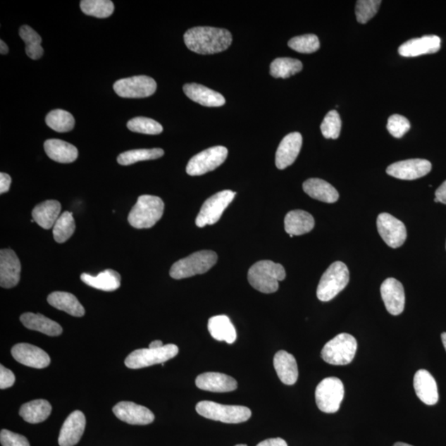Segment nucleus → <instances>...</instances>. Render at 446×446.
<instances>
[{"mask_svg": "<svg viewBox=\"0 0 446 446\" xmlns=\"http://www.w3.org/2000/svg\"><path fill=\"white\" fill-rule=\"evenodd\" d=\"M291 49L300 54H314L320 48L318 37L314 35L295 37L287 43Z\"/></svg>", "mask_w": 446, "mask_h": 446, "instance_id": "nucleus-42", "label": "nucleus"}, {"mask_svg": "<svg viewBox=\"0 0 446 446\" xmlns=\"http://www.w3.org/2000/svg\"><path fill=\"white\" fill-rule=\"evenodd\" d=\"M435 194L439 203L446 204V180L436 190Z\"/></svg>", "mask_w": 446, "mask_h": 446, "instance_id": "nucleus-50", "label": "nucleus"}, {"mask_svg": "<svg viewBox=\"0 0 446 446\" xmlns=\"http://www.w3.org/2000/svg\"><path fill=\"white\" fill-rule=\"evenodd\" d=\"M284 266L271 261H261L248 271V281L254 289L263 294H273L279 289V282L284 280Z\"/></svg>", "mask_w": 446, "mask_h": 446, "instance_id": "nucleus-2", "label": "nucleus"}, {"mask_svg": "<svg viewBox=\"0 0 446 446\" xmlns=\"http://www.w3.org/2000/svg\"><path fill=\"white\" fill-rule=\"evenodd\" d=\"M345 390L338 378H326L316 388L315 399L318 409L325 414H335L340 409Z\"/></svg>", "mask_w": 446, "mask_h": 446, "instance_id": "nucleus-8", "label": "nucleus"}, {"mask_svg": "<svg viewBox=\"0 0 446 446\" xmlns=\"http://www.w3.org/2000/svg\"><path fill=\"white\" fill-rule=\"evenodd\" d=\"M236 446H247V445H237Z\"/></svg>", "mask_w": 446, "mask_h": 446, "instance_id": "nucleus-55", "label": "nucleus"}, {"mask_svg": "<svg viewBox=\"0 0 446 446\" xmlns=\"http://www.w3.org/2000/svg\"><path fill=\"white\" fill-rule=\"evenodd\" d=\"M185 45L195 54L211 55L219 54L231 46V32L222 28L197 27L191 28L184 36Z\"/></svg>", "mask_w": 446, "mask_h": 446, "instance_id": "nucleus-1", "label": "nucleus"}, {"mask_svg": "<svg viewBox=\"0 0 446 446\" xmlns=\"http://www.w3.org/2000/svg\"><path fill=\"white\" fill-rule=\"evenodd\" d=\"M357 347V340L353 335L339 334L324 345L321 358L333 366H347L356 357Z\"/></svg>", "mask_w": 446, "mask_h": 446, "instance_id": "nucleus-6", "label": "nucleus"}, {"mask_svg": "<svg viewBox=\"0 0 446 446\" xmlns=\"http://www.w3.org/2000/svg\"><path fill=\"white\" fill-rule=\"evenodd\" d=\"M11 181V177L6 174V173H1V174H0V194H3L9 190Z\"/></svg>", "mask_w": 446, "mask_h": 446, "instance_id": "nucleus-48", "label": "nucleus"}, {"mask_svg": "<svg viewBox=\"0 0 446 446\" xmlns=\"http://www.w3.org/2000/svg\"><path fill=\"white\" fill-rule=\"evenodd\" d=\"M208 328L213 338L218 342L233 344L237 340V330L228 316H214L209 320Z\"/></svg>", "mask_w": 446, "mask_h": 446, "instance_id": "nucleus-31", "label": "nucleus"}, {"mask_svg": "<svg viewBox=\"0 0 446 446\" xmlns=\"http://www.w3.org/2000/svg\"><path fill=\"white\" fill-rule=\"evenodd\" d=\"M228 151L224 147H213L206 149L191 158L186 167L187 174L191 176H199L217 169L226 161Z\"/></svg>", "mask_w": 446, "mask_h": 446, "instance_id": "nucleus-11", "label": "nucleus"}, {"mask_svg": "<svg viewBox=\"0 0 446 446\" xmlns=\"http://www.w3.org/2000/svg\"><path fill=\"white\" fill-rule=\"evenodd\" d=\"M21 263L16 253L11 249L0 252V285L11 289L20 281Z\"/></svg>", "mask_w": 446, "mask_h": 446, "instance_id": "nucleus-15", "label": "nucleus"}, {"mask_svg": "<svg viewBox=\"0 0 446 446\" xmlns=\"http://www.w3.org/2000/svg\"><path fill=\"white\" fill-rule=\"evenodd\" d=\"M274 367L280 381L286 385H294L299 378V368L292 354L280 351L274 357Z\"/></svg>", "mask_w": 446, "mask_h": 446, "instance_id": "nucleus-25", "label": "nucleus"}, {"mask_svg": "<svg viewBox=\"0 0 446 446\" xmlns=\"http://www.w3.org/2000/svg\"><path fill=\"white\" fill-rule=\"evenodd\" d=\"M51 412V406L49 402L43 399H37L27 402L19 410L24 421L31 424L42 423L49 417Z\"/></svg>", "mask_w": 446, "mask_h": 446, "instance_id": "nucleus-34", "label": "nucleus"}, {"mask_svg": "<svg viewBox=\"0 0 446 446\" xmlns=\"http://www.w3.org/2000/svg\"><path fill=\"white\" fill-rule=\"evenodd\" d=\"M81 280L85 284L94 287L96 290L112 292L117 290L121 285V276L119 273L113 270H106L99 273L98 275L93 276L89 274L81 275Z\"/></svg>", "mask_w": 446, "mask_h": 446, "instance_id": "nucleus-33", "label": "nucleus"}, {"mask_svg": "<svg viewBox=\"0 0 446 446\" xmlns=\"http://www.w3.org/2000/svg\"><path fill=\"white\" fill-rule=\"evenodd\" d=\"M178 353L179 348L174 344H168L159 349H139L129 354L125 364L132 369L146 368L170 361Z\"/></svg>", "mask_w": 446, "mask_h": 446, "instance_id": "nucleus-9", "label": "nucleus"}, {"mask_svg": "<svg viewBox=\"0 0 446 446\" xmlns=\"http://www.w3.org/2000/svg\"><path fill=\"white\" fill-rule=\"evenodd\" d=\"M314 226L313 216L303 210L290 211L285 218V231L290 237L309 233Z\"/></svg>", "mask_w": 446, "mask_h": 446, "instance_id": "nucleus-26", "label": "nucleus"}, {"mask_svg": "<svg viewBox=\"0 0 446 446\" xmlns=\"http://www.w3.org/2000/svg\"><path fill=\"white\" fill-rule=\"evenodd\" d=\"M46 123L52 130L67 132L74 128L75 118L65 110L55 109L47 115Z\"/></svg>", "mask_w": 446, "mask_h": 446, "instance_id": "nucleus-37", "label": "nucleus"}, {"mask_svg": "<svg viewBox=\"0 0 446 446\" xmlns=\"http://www.w3.org/2000/svg\"><path fill=\"white\" fill-rule=\"evenodd\" d=\"M431 167L429 161L410 159L393 163L387 168L386 172L396 179L414 180L429 174Z\"/></svg>", "mask_w": 446, "mask_h": 446, "instance_id": "nucleus-14", "label": "nucleus"}, {"mask_svg": "<svg viewBox=\"0 0 446 446\" xmlns=\"http://www.w3.org/2000/svg\"><path fill=\"white\" fill-rule=\"evenodd\" d=\"M48 304L55 309L64 311L66 313L80 318L85 314L84 306L81 305L76 297L70 292H54L47 297Z\"/></svg>", "mask_w": 446, "mask_h": 446, "instance_id": "nucleus-32", "label": "nucleus"}, {"mask_svg": "<svg viewBox=\"0 0 446 446\" xmlns=\"http://www.w3.org/2000/svg\"><path fill=\"white\" fill-rule=\"evenodd\" d=\"M19 36L26 43V54L32 60H38L43 55V48L41 46L42 37L32 28L27 25L21 27Z\"/></svg>", "mask_w": 446, "mask_h": 446, "instance_id": "nucleus-38", "label": "nucleus"}, {"mask_svg": "<svg viewBox=\"0 0 446 446\" xmlns=\"http://www.w3.org/2000/svg\"><path fill=\"white\" fill-rule=\"evenodd\" d=\"M218 256L212 251H200L192 254L172 266L170 275L175 280L186 279L208 272L217 263Z\"/></svg>", "mask_w": 446, "mask_h": 446, "instance_id": "nucleus-5", "label": "nucleus"}, {"mask_svg": "<svg viewBox=\"0 0 446 446\" xmlns=\"http://www.w3.org/2000/svg\"><path fill=\"white\" fill-rule=\"evenodd\" d=\"M393 446H412V445H409V444H406V443H402V442H397Z\"/></svg>", "mask_w": 446, "mask_h": 446, "instance_id": "nucleus-54", "label": "nucleus"}, {"mask_svg": "<svg viewBox=\"0 0 446 446\" xmlns=\"http://www.w3.org/2000/svg\"><path fill=\"white\" fill-rule=\"evenodd\" d=\"M378 232L388 247L396 249L404 244L407 229L404 223L391 214L381 213L377 219Z\"/></svg>", "mask_w": 446, "mask_h": 446, "instance_id": "nucleus-13", "label": "nucleus"}, {"mask_svg": "<svg viewBox=\"0 0 446 446\" xmlns=\"http://www.w3.org/2000/svg\"><path fill=\"white\" fill-rule=\"evenodd\" d=\"M349 280V272L347 265L342 261H335L321 276L316 296L321 302H329L347 287Z\"/></svg>", "mask_w": 446, "mask_h": 446, "instance_id": "nucleus-7", "label": "nucleus"}, {"mask_svg": "<svg viewBox=\"0 0 446 446\" xmlns=\"http://www.w3.org/2000/svg\"><path fill=\"white\" fill-rule=\"evenodd\" d=\"M305 193L321 202L333 204L339 199V194L337 190L327 181L321 179H309L303 185Z\"/></svg>", "mask_w": 446, "mask_h": 446, "instance_id": "nucleus-30", "label": "nucleus"}, {"mask_svg": "<svg viewBox=\"0 0 446 446\" xmlns=\"http://www.w3.org/2000/svg\"><path fill=\"white\" fill-rule=\"evenodd\" d=\"M441 340H442V342L446 351V333H442V335H441Z\"/></svg>", "mask_w": 446, "mask_h": 446, "instance_id": "nucleus-53", "label": "nucleus"}, {"mask_svg": "<svg viewBox=\"0 0 446 446\" xmlns=\"http://www.w3.org/2000/svg\"><path fill=\"white\" fill-rule=\"evenodd\" d=\"M164 209V202L159 197L142 195L128 214V223L134 228H151L162 218Z\"/></svg>", "mask_w": 446, "mask_h": 446, "instance_id": "nucleus-3", "label": "nucleus"}, {"mask_svg": "<svg viewBox=\"0 0 446 446\" xmlns=\"http://www.w3.org/2000/svg\"><path fill=\"white\" fill-rule=\"evenodd\" d=\"M196 411L205 419L229 424L244 423L252 416V411L247 407L223 405L212 401L199 402Z\"/></svg>", "mask_w": 446, "mask_h": 446, "instance_id": "nucleus-4", "label": "nucleus"}, {"mask_svg": "<svg viewBox=\"0 0 446 446\" xmlns=\"http://www.w3.org/2000/svg\"><path fill=\"white\" fill-rule=\"evenodd\" d=\"M61 210V205L58 201L47 200L33 209L32 218L43 229H51L59 218Z\"/></svg>", "mask_w": 446, "mask_h": 446, "instance_id": "nucleus-29", "label": "nucleus"}, {"mask_svg": "<svg viewBox=\"0 0 446 446\" xmlns=\"http://www.w3.org/2000/svg\"><path fill=\"white\" fill-rule=\"evenodd\" d=\"M129 130L147 134V135H158L163 132V127L155 120L144 117L134 118L128 123Z\"/></svg>", "mask_w": 446, "mask_h": 446, "instance_id": "nucleus-41", "label": "nucleus"}, {"mask_svg": "<svg viewBox=\"0 0 446 446\" xmlns=\"http://www.w3.org/2000/svg\"><path fill=\"white\" fill-rule=\"evenodd\" d=\"M164 153L161 148L138 149L122 153L118 157V162L122 166H130L139 161L158 159L164 156Z\"/></svg>", "mask_w": 446, "mask_h": 446, "instance_id": "nucleus-35", "label": "nucleus"}, {"mask_svg": "<svg viewBox=\"0 0 446 446\" xmlns=\"http://www.w3.org/2000/svg\"><path fill=\"white\" fill-rule=\"evenodd\" d=\"M85 416L82 411H75L67 417L60 431V446H74L79 443L85 433Z\"/></svg>", "mask_w": 446, "mask_h": 446, "instance_id": "nucleus-20", "label": "nucleus"}, {"mask_svg": "<svg viewBox=\"0 0 446 446\" xmlns=\"http://www.w3.org/2000/svg\"><path fill=\"white\" fill-rule=\"evenodd\" d=\"M302 70L303 64L300 61L282 57L273 61L270 72L273 78L286 79L299 73Z\"/></svg>", "mask_w": 446, "mask_h": 446, "instance_id": "nucleus-36", "label": "nucleus"}, {"mask_svg": "<svg viewBox=\"0 0 446 446\" xmlns=\"http://www.w3.org/2000/svg\"><path fill=\"white\" fill-rule=\"evenodd\" d=\"M0 47H1V48H0V52H1V54L6 55L8 52V47L6 44V42L1 40V42H0Z\"/></svg>", "mask_w": 446, "mask_h": 446, "instance_id": "nucleus-52", "label": "nucleus"}, {"mask_svg": "<svg viewBox=\"0 0 446 446\" xmlns=\"http://www.w3.org/2000/svg\"><path fill=\"white\" fill-rule=\"evenodd\" d=\"M342 130V119L337 110L330 111L321 123V131L325 138L337 139Z\"/></svg>", "mask_w": 446, "mask_h": 446, "instance_id": "nucleus-43", "label": "nucleus"}, {"mask_svg": "<svg viewBox=\"0 0 446 446\" xmlns=\"http://www.w3.org/2000/svg\"><path fill=\"white\" fill-rule=\"evenodd\" d=\"M75 230V223L72 213L64 212L57 219L54 227V237L58 243H64L69 240Z\"/></svg>", "mask_w": 446, "mask_h": 446, "instance_id": "nucleus-40", "label": "nucleus"}, {"mask_svg": "<svg viewBox=\"0 0 446 446\" xmlns=\"http://www.w3.org/2000/svg\"><path fill=\"white\" fill-rule=\"evenodd\" d=\"M380 292L388 313L393 316L400 315L405 306V292L401 283L395 278H388L383 282Z\"/></svg>", "mask_w": 446, "mask_h": 446, "instance_id": "nucleus-17", "label": "nucleus"}, {"mask_svg": "<svg viewBox=\"0 0 446 446\" xmlns=\"http://www.w3.org/2000/svg\"><path fill=\"white\" fill-rule=\"evenodd\" d=\"M113 411L118 419L130 425H148L155 420V415L150 409L132 402H120Z\"/></svg>", "mask_w": 446, "mask_h": 446, "instance_id": "nucleus-16", "label": "nucleus"}, {"mask_svg": "<svg viewBox=\"0 0 446 446\" xmlns=\"http://www.w3.org/2000/svg\"><path fill=\"white\" fill-rule=\"evenodd\" d=\"M196 386L204 391L228 392L236 390L237 382L231 376L224 373L209 372L197 377Z\"/></svg>", "mask_w": 446, "mask_h": 446, "instance_id": "nucleus-22", "label": "nucleus"}, {"mask_svg": "<svg viewBox=\"0 0 446 446\" xmlns=\"http://www.w3.org/2000/svg\"><path fill=\"white\" fill-rule=\"evenodd\" d=\"M414 390L419 399L426 405L438 404L439 393L435 378L426 369H420L415 373Z\"/></svg>", "mask_w": 446, "mask_h": 446, "instance_id": "nucleus-23", "label": "nucleus"}, {"mask_svg": "<svg viewBox=\"0 0 446 446\" xmlns=\"http://www.w3.org/2000/svg\"><path fill=\"white\" fill-rule=\"evenodd\" d=\"M11 353L18 363L28 367L44 368L51 363V358L46 352L31 344H17L12 348Z\"/></svg>", "mask_w": 446, "mask_h": 446, "instance_id": "nucleus-18", "label": "nucleus"}, {"mask_svg": "<svg viewBox=\"0 0 446 446\" xmlns=\"http://www.w3.org/2000/svg\"><path fill=\"white\" fill-rule=\"evenodd\" d=\"M164 347V345H163V342H161V340H154V342H152L150 345H149V348L151 349H159Z\"/></svg>", "mask_w": 446, "mask_h": 446, "instance_id": "nucleus-51", "label": "nucleus"}, {"mask_svg": "<svg viewBox=\"0 0 446 446\" xmlns=\"http://www.w3.org/2000/svg\"><path fill=\"white\" fill-rule=\"evenodd\" d=\"M80 8L86 16L106 18L112 16L114 6L110 0H83Z\"/></svg>", "mask_w": 446, "mask_h": 446, "instance_id": "nucleus-39", "label": "nucleus"}, {"mask_svg": "<svg viewBox=\"0 0 446 446\" xmlns=\"http://www.w3.org/2000/svg\"><path fill=\"white\" fill-rule=\"evenodd\" d=\"M303 146V137L299 132L287 134L277 149L275 164L278 169L285 170L295 161Z\"/></svg>", "mask_w": 446, "mask_h": 446, "instance_id": "nucleus-19", "label": "nucleus"}, {"mask_svg": "<svg viewBox=\"0 0 446 446\" xmlns=\"http://www.w3.org/2000/svg\"><path fill=\"white\" fill-rule=\"evenodd\" d=\"M235 196H236L235 192L224 190L210 197L205 201L196 218L197 226L204 228L207 225L217 223L225 209L233 202Z\"/></svg>", "mask_w": 446, "mask_h": 446, "instance_id": "nucleus-10", "label": "nucleus"}, {"mask_svg": "<svg viewBox=\"0 0 446 446\" xmlns=\"http://www.w3.org/2000/svg\"><path fill=\"white\" fill-rule=\"evenodd\" d=\"M0 441L2 446H30L25 436L4 429L0 433Z\"/></svg>", "mask_w": 446, "mask_h": 446, "instance_id": "nucleus-46", "label": "nucleus"}, {"mask_svg": "<svg viewBox=\"0 0 446 446\" xmlns=\"http://www.w3.org/2000/svg\"><path fill=\"white\" fill-rule=\"evenodd\" d=\"M440 47L441 40L438 36H424L404 42L399 47V54L404 57L433 54L439 51Z\"/></svg>", "mask_w": 446, "mask_h": 446, "instance_id": "nucleus-21", "label": "nucleus"}, {"mask_svg": "<svg viewBox=\"0 0 446 446\" xmlns=\"http://www.w3.org/2000/svg\"><path fill=\"white\" fill-rule=\"evenodd\" d=\"M380 0H359L356 16L359 23L366 24L376 16L381 4Z\"/></svg>", "mask_w": 446, "mask_h": 446, "instance_id": "nucleus-44", "label": "nucleus"}, {"mask_svg": "<svg viewBox=\"0 0 446 446\" xmlns=\"http://www.w3.org/2000/svg\"><path fill=\"white\" fill-rule=\"evenodd\" d=\"M16 383V376L11 369H8L4 366H0V388L1 390H6L8 388H11Z\"/></svg>", "mask_w": 446, "mask_h": 446, "instance_id": "nucleus-47", "label": "nucleus"}, {"mask_svg": "<svg viewBox=\"0 0 446 446\" xmlns=\"http://www.w3.org/2000/svg\"><path fill=\"white\" fill-rule=\"evenodd\" d=\"M183 89L187 97L203 106L221 107L226 103L222 94L202 85L186 84Z\"/></svg>", "mask_w": 446, "mask_h": 446, "instance_id": "nucleus-24", "label": "nucleus"}, {"mask_svg": "<svg viewBox=\"0 0 446 446\" xmlns=\"http://www.w3.org/2000/svg\"><path fill=\"white\" fill-rule=\"evenodd\" d=\"M410 128L409 119L402 116V115L393 114L388 120V131L396 138L404 137L409 131Z\"/></svg>", "mask_w": 446, "mask_h": 446, "instance_id": "nucleus-45", "label": "nucleus"}, {"mask_svg": "<svg viewBox=\"0 0 446 446\" xmlns=\"http://www.w3.org/2000/svg\"><path fill=\"white\" fill-rule=\"evenodd\" d=\"M157 85L154 79L147 75L132 76L116 81L113 89L120 97L142 99L156 92Z\"/></svg>", "mask_w": 446, "mask_h": 446, "instance_id": "nucleus-12", "label": "nucleus"}, {"mask_svg": "<svg viewBox=\"0 0 446 446\" xmlns=\"http://www.w3.org/2000/svg\"><path fill=\"white\" fill-rule=\"evenodd\" d=\"M256 446H287V445L282 438H271L261 441Z\"/></svg>", "mask_w": 446, "mask_h": 446, "instance_id": "nucleus-49", "label": "nucleus"}, {"mask_svg": "<svg viewBox=\"0 0 446 446\" xmlns=\"http://www.w3.org/2000/svg\"><path fill=\"white\" fill-rule=\"evenodd\" d=\"M20 321L24 327L27 329L37 330L49 337H57L63 332V329L56 321L39 314H23L20 316Z\"/></svg>", "mask_w": 446, "mask_h": 446, "instance_id": "nucleus-27", "label": "nucleus"}, {"mask_svg": "<svg viewBox=\"0 0 446 446\" xmlns=\"http://www.w3.org/2000/svg\"><path fill=\"white\" fill-rule=\"evenodd\" d=\"M44 149L48 157L52 161L64 163L74 162L78 158V150L75 146L59 139H50L44 143Z\"/></svg>", "mask_w": 446, "mask_h": 446, "instance_id": "nucleus-28", "label": "nucleus"}]
</instances>
